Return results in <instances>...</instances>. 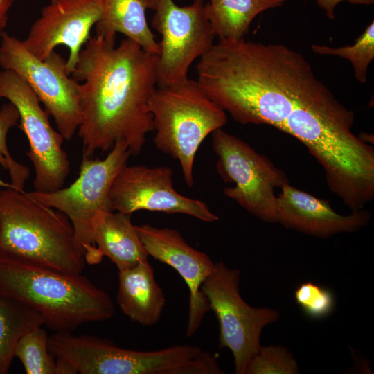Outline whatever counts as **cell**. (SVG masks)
<instances>
[{
    "mask_svg": "<svg viewBox=\"0 0 374 374\" xmlns=\"http://www.w3.org/2000/svg\"><path fill=\"white\" fill-rule=\"evenodd\" d=\"M91 37L71 75L79 82L82 155L109 152L125 143L139 155L153 131L149 101L157 87L159 55L130 39Z\"/></svg>",
    "mask_w": 374,
    "mask_h": 374,
    "instance_id": "obj_1",
    "label": "cell"
},
{
    "mask_svg": "<svg viewBox=\"0 0 374 374\" xmlns=\"http://www.w3.org/2000/svg\"><path fill=\"white\" fill-rule=\"evenodd\" d=\"M196 69L204 93L243 125L263 124L280 106L319 82L300 53L244 38L219 39Z\"/></svg>",
    "mask_w": 374,
    "mask_h": 374,
    "instance_id": "obj_2",
    "label": "cell"
},
{
    "mask_svg": "<svg viewBox=\"0 0 374 374\" xmlns=\"http://www.w3.org/2000/svg\"><path fill=\"white\" fill-rule=\"evenodd\" d=\"M0 295L38 312L54 332L114 316L112 298L86 276L0 253Z\"/></svg>",
    "mask_w": 374,
    "mask_h": 374,
    "instance_id": "obj_3",
    "label": "cell"
},
{
    "mask_svg": "<svg viewBox=\"0 0 374 374\" xmlns=\"http://www.w3.org/2000/svg\"><path fill=\"white\" fill-rule=\"evenodd\" d=\"M0 253L74 274L87 263L68 217L12 187L0 190Z\"/></svg>",
    "mask_w": 374,
    "mask_h": 374,
    "instance_id": "obj_4",
    "label": "cell"
},
{
    "mask_svg": "<svg viewBox=\"0 0 374 374\" xmlns=\"http://www.w3.org/2000/svg\"><path fill=\"white\" fill-rule=\"evenodd\" d=\"M48 349L81 374H210L212 355L199 346L180 344L156 350H135L93 335L54 332Z\"/></svg>",
    "mask_w": 374,
    "mask_h": 374,
    "instance_id": "obj_5",
    "label": "cell"
},
{
    "mask_svg": "<svg viewBox=\"0 0 374 374\" xmlns=\"http://www.w3.org/2000/svg\"><path fill=\"white\" fill-rule=\"evenodd\" d=\"M149 109L155 147L178 161L186 184L192 188L197 152L210 134L226 123V112L191 79L170 87H157Z\"/></svg>",
    "mask_w": 374,
    "mask_h": 374,
    "instance_id": "obj_6",
    "label": "cell"
},
{
    "mask_svg": "<svg viewBox=\"0 0 374 374\" xmlns=\"http://www.w3.org/2000/svg\"><path fill=\"white\" fill-rule=\"evenodd\" d=\"M131 156L127 145L115 143L103 159L82 155L77 179L69 186L50 193L28 192L38 202L63 213L89 265L102 260L94 242L96 229L109 212V193L119 170Z\"/></svg>",
    "mask_w": 374,
    "mask_h": 374,
    "instance_id": "obj_7",
    "label": "cell"
},
{
    "mask_svg": "<svg viewBox=\"0 0 374 374\" xmlns=\"http://www.w3.org/2000/svg\"><path fill=\"white\" fill-rule=\"evenodd\" d=\"M215 168L226 183L224 194L248 213L269 223L276 222L275 189L289 184L284 171L239 137L217 129L212 133Z\"/></svg>",
    "mask_w": 374,
    "mask_h": 374,
    "instance_id": "obj_8",
    "label": "cell"
},
{
    "mask_svg": "<svg viewBox=\"0 0 374 374\" xmlns=\"http://www.w3.org/2000/svg\"><path fill=\"white\" fill-rule=\"evenodd\" d=\"M240 271L224 262H215L202 285L210 308L219 323V346L233 355L236 374H244L253 356L262 346L264 328L278 321L279 312L271 308H254L240 292Z\"/></svg>",
    "mask_w": 374,
    "mask_h": 374,
    "instance_id": "obj_9",
    "label": "cell"
},
{
    "mask_svg": "<svg viewBox=\"0 0 374 374\" xmlns=\"http://www.w3.org/2000/svg\"><path fill=\"white\" fill-rule=\"evenodd\" d=\"M0 66L22 78L52 116L64 140L70 141L82 121L79 82L69 73L66 60L56 51L44 60L31 53L22 40L4 33L0 43Z\"/></svg>",
    "mask_w": 374,
    "mask_h": 374,
    "instance_id": "obj_10",
    "label": "cell"
},
{
    "mask_svg": "<svg viewBox=\"0 0 374 374\" xmlns=\"http://www.w3.org/2000/svg\"><path fill=\"white\" fill-rule=\"evenodd\" d=\"M0 98L11 103L19 113V128L25 134L31 161L35 191L50 193L64 186L71 172V163L62 145V135L51 125L49 115L35 93L19 75L0 71Z\"/></svg>",
    "mask_w": 374,
    "mask_h": 374,
    "instance_id": "obj_11",
    "label": "cell"
},
{
    "mask_svg": "<svg viewBox=\"0 0 374 374\" xmlns=\"http://www.w3.org/2000/svg\"><path fill=\"white\" fill-rule=\"evenodd\" d=\"M204 0L179 6L173 0H151V24L161 36L159 42L157 87L185 82L192 63L214 44L215 37L204 11Z\"/></svg>",
    "mask_w": 374,
    "mask_h": 374,
    "instance_id": "obj_12",
    "label": "cell"
},
{
    "mask_svg": "<svg viewBox=\"0 0 374 374\" xmlns=\"http://www.w3.org/2000/svg\"><path fill=\"white\" fill-rule=\"evenodd\" d=\"M172 177V170L165 166L124 165L110 189L112 211L130 215L138 211L179 213L205 222L219 220L204 202L177 191Z\"/></svg>",
    "mask_w": 374,
    "mask_h": 374,
    "instance_id": "obj_13",
    "label": "cell"
},
{
    "mask_svg": "<svg viewBox=\"0 0 374 374\" xmlns=\"http://www.w3.org/2000/svg\"><path fill=\"white\" fill-rule=\"evenodd\" d=\"M149 256L172 267L189 290L186 335L195 334L210 310L202 285L212 273L215 262L206 253L191 247L176 229L148 224L135 225Z\"/></svg>",
    "mask_w": 374,
    "mask_h": 374,
    "instance_id": "obj_14",
    "label": "cell"
},
{
    "mask_svg": "<svg viewBox=\"0 0 374 374\" xmlns=\"http://www.w3.org/2000/svg\"><path fill=\"white\" fill-rule=\"evenodd\" d=\"M100 15L99 0H55L42 8L22 42L40 60L57 46H65L69 51L66 66L71 74Z\"/></svg>",
    "mask_w": 374,
    "mask_h": 374,
    "instance_id": "obj_15",
    "label": "cell"
},
{
    "mask_svg": "<svg viewBox=\"0 0 374 374\" xmlns=\"http://www.w3.org/2000/svg\"><path fill=\"white\" fill-rule=\"evenodd\" d=\"M276 200V222L284 227L319 238L353 233L369 223L371 214L364 209L340 215L329 202L289 184L280 188Z\"/></svg>",
    "mask_w": 374,
    "mask_h": 374,
    "instance_id": "obj_16",
    "label": "cell"
},
{
    "mask_svg": "<svg viewBox=\"0 0 374 374\" xmlns=\"http://www.w3.org/2000/svg\"><path fill=\"white\" fill-rule=\"evenodd\" d=\"M116 301L122 312L135 323L150 326L159 322L166 296L148 260L118 271Z\"/></svg>",
    "mask_w": 374,
    "mask_h": 374,
    "instance_id": "obj_17",
    "label": "cell"
},
{
    "mask_svg": "<svg viewBox=\"0 0 374 374\" xmlns=\"http://www.w3.org/2000/svg\"><path fill=\"white\" fill-rule=\"evenodd\" d=\"M151 0H99L100 15L94 26L96 36L116 38L122 33L144 50L159 55L160 48L148 26L145 10Z\"/></svg>",
    "mask_w": 374,
    "mask_h": 374,
    "instance_id": "obj_18",
    "label": "cell"
},
{
    "mask_svg": "<svg viewBox=\"0 0 374 374\" xmlns=\"http://www.w3.org/2000/svg\"><path fill=\"white\" fill-rule=\"evenodd\" d=\"M130 214L107 213L98 224L94 242L100 256L108 258L118 271L148 260V254L131 220Z\"/></svg>",
    "mask_w": 374,
    "mask_h": 374,
    "instance_id": "obj_19",
    "label": "cell"
},
{
    "mask_svg": "<svg viewBox=\"0 0 374 374\" xmlns=\"http://www.w3.org/2000/svg\"><path fill=\"white\" fill-rule=\"evenodd\" d=\"M286 0H210L206 16L219 39L244 37L252 20L261 12L280 6Z\"/></svg>",
    "mask_w": 374,
    "mask_h": 374,
    "instance_id": "obj_20",
    "label": "cell"
},
{
    "mask_svg": "<svg viewBox=\"0 0 374 374\" xmlns=\"http://www.w3.org/2000/svg\"><path fill=\"white\" fill-rule=\"evenodd\" d=\"M44 325L42 315L34 309L0 295V374H6L21 337Z\"/></svg>",
    "mask_w": 374,
    "mask_h": 374,
    "instance_id": "obj_21",
    "label": "cell"
},
{
    "mask_svg": "<svg viewBox=\"0 0 374 374\" xmlns=\"http://www.w3.org/2000/svg\"><path fill=\"white\" fill-rule=\"evenodd\" d=\"M48 337L41 326L24 335L17 344L15 357L27 374H55L56 358L48 349Z\"/></svg>",
    "mask_w": 374,
    "mask_h": 374,
    "instance_id": "obj_22",
    "label": "cell"
},
{
    "mask_svg": "<svg viewBox=\"0 0 374 374\" xmlns=\"http://www.w3.org/2000/svg\"><path fill=\"white\" fill-rule=\"evenodd\" d=\"M315 53L339 56L349 60L354 75L361 83L367 80V69L374 58V23L372 21L356 39L355 44L338 48L313 44Z\"/></svg>",
    "mask_w": 374,
    "mask_h": 374,
    "instance_id": "obj_23",
    "label": "cell"
},
{
    "mask_svg": "<svg viewBox=\"0 0 374 374\" xmlns=\"http://www.w3.org/2000/svg\"><path fill=\"white\" fill-rule=\"evenodd\" d=\"M299 367L292 353L280 346H261L244 374H296Z\"/></svg>",
    "mask_w": 374,
    "mask_h": 374,
    "instance_id": "obj_24",
    "label": "cell"
},
{
    "mask_svg": "<svg viewBox=\"0 0 374 374\" xmlns=\"http://www.w3.org/2000/svg\"><path fill=\"white\" fill-rule=\"evenodd\" d=\"M294 296L297 305L311 319L325 318L334 310L335 298L331 291L312 281L300 284Z\"/></svg>",
    "mask_w": 374,
    "mask_h": 374,
    "instance_id": "obj_25",
    "label": "cell"
},
{
    "mask_svg": "<svg viewBox=\"0 0 374 374\" xmlns=\"http://www.w3.org/2000/svg\"><path fill=\"white\" fill-rule=\"evenodd\" d=\"M19 121V113L11 103L3 105L0 108V152L6 159L11 185L18 190H24V186L30 177L29 168L17 162L11 156L7 145V134L9 130Z\"/></svg>",
    "mask_w": 374,
    "mask_h": 374,
    "instance_id": "obj_26",
    "label": "cell"
},
{
    "mask_svg": "<svg viewBox=\"0 0 374 374\" xmlns=\"http://www.w3.org/2000/svg\"><path fill=\"white\" fill-rule=\"evenodd\" d=\"M15 0H0V39L5 33L4 29L8 19V12Z\"/></svg>",
    "mask_w": 374,
    "mask_h": 374,
    "instance_id": "obj_27",
    "label": "cell"
},
{
    "mask_svg": "<svg viewBox=\"0 0 374 374\" xmlns=\"http://www.w3.org/2000/svg\"><path fill=\"white\" fill-rule=\"evenodd\" d=\"M319 7L323 8L326 16L330 19H335V8L339 3L341 1L344 0H316Z\"/></svg>",
    "mask_w": 374,
    "mask_h": 374,
    "instance_id": "obj_28",
    "label": "cell"
},
{
    "mask_svg": "<svg viewBox=\"0 0 374 374\" xmlns=\"http://www.w3.org/2000/svg\"><path fill=\"white\" fill-rule=\"evenodd\" d=\"M0 164L5 169L8 170V161H7L6 159L5 158V157L3 155V154L1 152H0ZM0 187L8 188V187H12V186L11 185V184L6 183V182L2 181L0 179Z\"/></svg>",
    "mask_w": 374,
    "mask_h": 374,
    "instance_id": "obj_29",
    "label": "cell"
},
{
    "mask_svg": "<svg viewBox=\"0 0 374 374\" xmlns=\"http://www.w3.org/2000/svg\"><path fill=\"white\" fill-rule=\"evenodd\" d=\"M353 4H373L374 0H345Z\"/></svg>",
    "mask_w": 374,
    "mask_h": 374,
    "instance_id": "obj_30",
    "label": "cell"
},
{
    "mask_svg": "<svg viewBox=\"0 0 374 374\" xmlns=\"http://www.w3.org/2000/svg\"><path fill=\"white\" fill-rule=\"evenodd\" d=\"M55 1V0H51V2H53V1Z\"/></svg>",
    "mask_w": 374,
    "mask_h": 374,
    "instance_id": "obj_31",
    "label": "cell"
}]
</instances>
